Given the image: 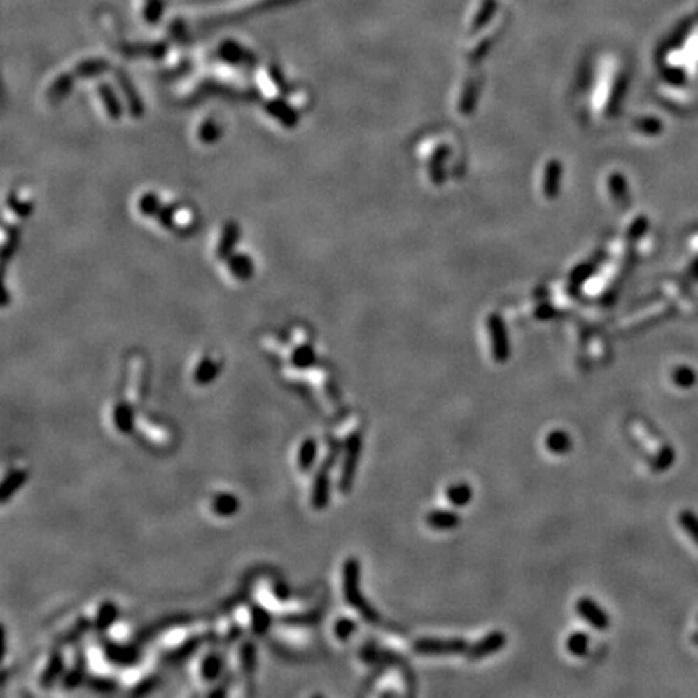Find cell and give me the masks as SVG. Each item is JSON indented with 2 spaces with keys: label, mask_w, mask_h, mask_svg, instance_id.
Wrapping results in <instances>:
<instances>
[{
  "label": "cell",
  "mask_w": 698,
  "mask_h": 698,
  "mask_svg": "<svg viewBox=\"0 0 698 698\" xmlns=\"http://www.w3.org/2000/svg\"><path fill=\"white\" fill-rule=\"evenodd\" d=\"M343 593L344 600L358 611L365 621L379 622L380 617L361 593V563L356 558H348L343 566Z\"/></svg>",
  "instance_id": "1"
},
{
  "label": "cell",
  "mask_w": 698,
  "mask_h": 698,
  "mask_svg": "<svg viewBox=\"0 0 698 698\" xmlns=\"http://www.w3.org/2000/svg\"><path fill=\"white\" fill-rule=\"evenodd\" d=\"M470 643L464 638L454 637V638H435V637H427V638H419L417 642H414L412 652L417 655H427V656H438V655H466L467 650H469Z\"/></svg>",
  "instance_id": "2"
},
{
  "label": "cell",
  "mask_w": 698,
  "mask_h": 698,
  "mask_svg": "<svg viewBox=\"0 0 698 698\" xmlns=\"http://www.w3.org/2000/svg\"><path fill=\"white\" fill-rule=\"evenodd\" d=\"M361 451H362L361 433L353 432L348 437V440H346L344 459H343V467H341V475H340V490L343 493H348L351 490V487H353L356 472H358Z\"/></svg>",
  "instance_id": "3"
},
{
  "label": "cell",
  "mask_w": 698,
  "mask_h": 698,
  "mask_svg": "<svg viewBox=\"0 0 698 698\" xmlns=\"http://www.w3.org/2000/svg\"><path fill=\"white\" fill-rule=\"evenodd\" d=\"M575 613L595 631H608L611 627V616L603 610L600 603L590 596H582L575 601Z\"/></svg>",
  "instance_id": "4"
},
{
  "label": "cell",
  "mask_w": 698,
  "mask_h": 698,
  "mask_svg": "<svg viewBox=\"0 0 698 698\" xmlns=\"http://www.w3.org/2000/svg\"><path fill=\"white\" fill-rule=\"evenodd\" d=\"M506 643H508V637L505 632L491 631L484 635L479 642L470 645L469 650L466 652V656L469 661H482L488 658V656L501 652V650L506 647Z\"/></svg>",
  "instance_id": "5"
},
{
  "label": "cell",
  "mask_w": 698,
  "mask_h": 698,
  "mask_svg": "<svg viewBox=\"0 0 698 698\" xmlns=\"http://www.w3.org/2000/svg\"><path fill=\"white\" fill-rule=\"evenodd\" d=\"M425 522H427L430 529L446 532V530L458 529L461 522H463V519H461L459 512L454 511V509H432L425 516Z\"/></svg>",
  "instance_id": "6"
},
{
  "label": "cell",
  "mask_w": 698,
  "mask_h": 698,
  "mask_svg": "<svg viewBox=\"0 0 698 698\" xmlns=\"http://www.w3.org/2000/svg\"><path fill=\"white\" fill-rule=\"evenodd\" d=\"M445 495L453 508H466L474 500V488L467 482H456V484L448 485Z\"/></svg>",
  "instance_id": "7"
},
{
  "label": "cell",
  "mask_w": 698,
  "mask_h": 698,
  "mask_svg": "<svg viewBox=\"0 0 698 698\" xmlns=\"http://www.w3.org/2000/svg\"><path fill=\"white\" fill-rule=\"evenodd\" d=\"M330 464H325L322 469L319 470V474L316 477V482H314V490H312V505L317 509H323L328 505L330 500V475H328Z\"/></svg>",
  "instance_id": "8"
},
{
  "label": "cell",
  "mask_w": 698,
  "mask_h": 698,
  "mask_svg": "<svg viewBox=\"0 0 698 698\" xmlns=\"http://www.w3.org/2000/svg\"><path fill=\"white\" fill-rule=\"evenodd\" d=\"M545 446H547V449L551 454L566 456L571 453L574 443H572L571 433H568L563 428H556L551 430V432L547 435V438H545Z\"/></svg>",
  "instance_id": "9"
},
{
  "label": "cell",
  "mask_w": 698,
  "mask_h": 698,
  "mask_svg": "<svg viewBox=\"0 0 698 698\" xmlns=\"http://www.w3.org/2000/svg\"><path fill=\"white\" fill-rule=\"evenodd\" d=\"M566 650L575 658H584L590 650V637L584 631H574L566 638Z\"/></svg>",
  "instance_id": "10"
},
{
  "label": "cell",
  "mask_w": 698,
  "mask_h": 698,
  "mask_svg": "<svg viewBox=\"0 0 698 698\" xmlns=\"http://www.w3.org/2000/svg\"><path fill=\"white\" fill-rule=\"evenodd\" d=\"M317 458V443L314 438H307L306 442L301 445L299 448V458H298V466L301 470H309L316 463Z\"/></svg>",
  "instance_id": "11"
},
{
  "label": "cell",
  "mask_w": 698,
  "mask_h": 698,
  "mask_svg": "<svg viewBox=\"0 0 698 698\" xmlns=\"http://www.w3.org/2000/svg\"><path fill=\"white\" fill-rule=\"evenodd\" d=\"M214 511L218 516H232L236 511H238L239 503L233 495H228V493H222L214 500Z\"/></svg>",
  "instance_id": "12"
},
{
  "label": "cell",
  "mask_w": 698,
  "mask_h": 698,
  "mask_svg": "<svg viewBox=\"0 0 698 698\" xmlns=\"http://www.w3.org/2000/svg\"><path fill=\"white\" fill-rule=\"evenodd\" d=\"M356 631H358V624H356L351 617H340L333 626L335 637L341 640V642L349 640L356 634Z\"/></svg>",
  "instance_id": "13"
},
{
  "label": "cell",
  "mask_w": 698,
  "mask_h": 698,
  "mask_svg": "<svg viewBox=\"0 0 698 698\" xmlns=\"http://www.w3.org/2000/svg\"><path fill=\"white\" fill-rule=\"evenodd\" d=\"M131 407H128L127 404H120L118 407H115V414H113V419H115V425L122 430V432H130L131 428H133V416H131Z\"/></svg>",
  "instance_id": "14"
},
{
  "label": "cell",
  "mask_w": 698,
  "mask_h": 698,
  "mask_svg": "<svg viewBox=\"0 0 698 698\" xmlns=\"http://www.w3.org/2000/svg\"><path fill=\"white\" fill-rule=\"evenodd\" d=\"M25 477H26L25 472H20V470H15V472H12V474L7 475V479L4 480V485H2V501H7L8 496L13 495V493L17 491V488L22 487V484L25 482Z\"/></svg>",
  "instance_id": "15"
},
{
  "label": "cell",
  "mask_w": 698,
  "mask_h": 698,
  "mask_svg": "<svg viewBox=\"0 0 698 698\" xmlns=\"http://www.w3.org/2000/svg\"><path fill=\"white\" fill-rule=\"evenodd\" d=\"M220 669H222V661H220L217 656L215 655H209L206 656V659H204V663H202V677L206 680H214L215 677L218 676L220 673Z\"/></svg>",
  "instance_id": "16"
},
{
  "label": "cell",
  "mask_w": 698,
  "mask_h": 698,
  "mask_svg": "<svg viewBox=\"0 0 698 698\" xmlns=\"http://www.w3.org/2000/svg\"><path fill=\"white\" fill-rule=\"evenodd\" d=\"M115 616H117V610H115V606L112 605V603H106V605H102L101 610H99V614H97L99 629L109 627L110 624L113 622Z\"/></svg>",
  "instance_id": "17"
},
{
  "label": "cell",
  "mask_w": 698,
  "mask_h": 698,
  "mask_svg": "<svg viewBox=\"0 0 698 698\" xmlns=\"http://www.w3.org/2000/svg\"><path fill=\"white\" fill-rule=\"evenodd\" d=\"M62 671V658L59 655H54L50 658V663L47 666L46 673L43 676V684H50V682L55 680V677L60 674Z\"/></svg>",
  "instance_id": "18"
},
{
  "label": "cell",
  "mask_w": 698,
  "mask_h": 698,
  "mask_svg": "<svg viewBox=\"0 0 698 698\" xmlns=\"http://www.w3.org/2000/svg\"><path fill=\"white\" fill-rule=\"evenodd\" d=\"M680 524L684 526V529L689 530V533L694 537L695 540H698V521L694 517V514H690L689 511H684V512H680Z\"/></svg>",
  "instance_id": "19"
},
{
  "label": "cell",
  "mask_w": 698,
  "mask_h": 698,
  "mask_svg": "<svg viewBox=\"0 0 698 698\" xmlns=\"http://www.w3.org/2000/svg\"><path fill=\"white\" fill-rule=\"evenodd\" d=\"M241 663H243L246 671H251L254 666V648L251 643H244L241 648Z\"/></svg>",
  "instance_id": "20"
},
{
  "label": "cell",
  "mask_w": 698,
  "mask_h": 698,
  "mask_svg": "<svg viewBox=\"0 0 698 698\" xmlns=\"http://www.w3.org/2000/svg\"><path fill=\"white\" fill-rule=\"evenodd\" d=\"M253 626L256 629V632H264L267 627H269V616L264 611L257 610L253 616Z\"/></svg>",
  "instance_id": "21"
},
{
  "label": "cell",
  "mask_w": 698,
  "mask_h": 698,
  "mask_svg": "<svg viewBox=\"0 0 698 698\" xmlns=\"http://www.w3.org/2000/svg\"><path fill=\"white\" fill-rule=\"evenodd\" d=\"M215 375V369L211 364H202L197 370V382L199 383H206L211 382Z\"/></svg>",
  "instance_id": "22"
}]
</instances>
